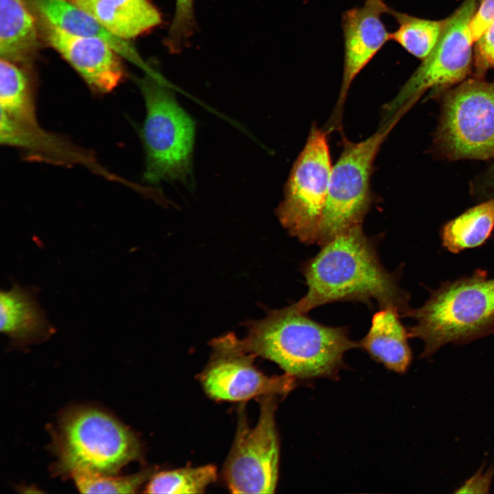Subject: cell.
Returning a JSON list of instances; mask_svg holds the SVG:
<instances>
[{
	"instance_id": "cell-1",
	"label": "cell",
	"mask_w": 494,
	"mask_h": 494,
	"mask_svg": "<svg viewBox=\"0 0 494 494\" xmlns=\"http://www.w3.org/2000/svg\"><path fill=\"white\" fill-rule=\"evenodd\" d=\"M379 237L356 226L321 245L301 272L307 287L294 304L303 312L336 302H361L379 308L394 307L402 317L410 310V296L399 285L400 270L388 271L378 253Z\"/></svg>"
},
{
	"instance_id": "cell-2",
	"label": "cell",
	"mask_w": 494,
	"mask_h": 494,
	"mask_svg": "<svg viewBox=\"0 0 494 494\" xmlns=\"http://www.w3.org/2000/svg\"><path fill=\"white\" fill-rule=\"evenodd\" d=\"M294 303L270 310L266 317L247 324V334L239 339L231 333L238 351L276 363L296 379L334 377L344 367V354L359 347L348 329L311 318Z\"/></svg>"
},
{
	"instance_id": "cell-3",
	"label": "cell",
	"mask_w": 494,
	"mask_h": 494,
	"mask_svg": "<svg viewBox=\"0 0 494 494\" xmlns=\"http://www.w3.org/2000/svg\"><path fill=\"white\" fill-rule=\"evenodd\" d=\"M405 317L414 321L409 337L423 342V358L449 343L463 344L494 334V278L478 269L444 282Z\"/></svg>"
},
{
	"instance_id": "cell-4",
	"label": "cell",
	"mask_w": 494,
	"mask_h": 494,
	"mask_svg": "<svg viewBox=\"0 0 494 494\" xmlns=\"http://www.w3.org/2000/svg\"><path fill=\"white\" fill-rule=\"evenodd\" d=\"M146 114L141 137L145 181H187L191 172L195 123L156 71L139 80Z\"/></svg>"
},
{
	"instance_id": "cell-5",
	"label": "cell",
	"mask_w": 494,
	"mask_h": 494,
	"mask_svg": "<svg viewBox=\"0 0 494 494\" xmlns=\"http://www.w3.org/2000/svg\"><path fill=\"white\" fill-rule=\"evenodd\" d=\"M56 468L60 473L86 470L115 475L141 456L130 430L100 410L77 407L60 418L55 434Z\"/></svg>"
},
{
	"instance_id": "cell-6",
	"label": "cell",
	"mask_w": 494,
	"mask_h": 494,
	"mask_svg": "<svg viewBox=\"0 0 494 494\" xmlns=\"http://www.w3.org/2000/svg\"><path fill=\"white\" fill-rule=\"evenodd\" d=\"M399 119L394 117L386 120L374 134L361 141L344 139L341 154L332 167L316 244L322 245L362 226L373 201L370 178L374 161Z\"/></svg>"
},
{
	"instance_id": "cell-7",
	"label": "cell",
	"mask_w": 494,
	"mask_h": 494,
	"mask_svg": "<svg viewBox=\"0 0 494 494\" xmlns=\"http://www.w3.org/2000/svg\"><path fill=\"white\" fill-rule=\"evenodd\" d=\"M434 148L449 160L494 158V81L469 79L445 94Z\"/></svg>"
},
{
	"instance_id": "cell-8",
	"label": "cell",
	"mask_w": 494,
	"mask_h": 494,
	"mask_svg": "<svg viewBox=\"0 0 494 494\" xmlns=\"http://www.w3.org/2000/svg\"><path fill=\"white\" fill-rule=\"evenodd\" d=\"M332 167L326 132L313 126L275 211L282 226L302 243L317 242Z\"/></svg>"
},
{
	"instance_id": "cell-9",
	"label": "cell",
	"mask_w": 494,
	"mask_h": 494,
	"mask_svg": "<svg viewBox=\"0 0 494 494\" xmlns=\"http://www.w3.org/2000/svg\"><path fill=\"white\" fill-rule=\"evenodd\" d=\"M479 0H464L446 19L442 34L430 54L385 106V120L404 114L428 90H440L464 81L473 60L469 23Z\"/></svg>"
},
{
	"instance_id": "cell-10",
	"label": "cell",
	"mask_w": 494,
	"mask_h": 494,
	"mask_svg": "<svg viewBox=\"0 0 494 494\" xmlns=\"http://www.w3.org/2000/svg\"><path fill=\"white\" fill-rule=\"evenodd\" d=\"M277 395L260 397V413L253 427L239 410L235 438L224 467L233 493H273L279 467V440L275 423Z\"/></svg>"
},
{
	"instance_id": "cell-11",
	"label": "cell",
	"mask_w": 494,
	"mask_h": 494,
	"mask_svg": "<svg viewBox=\"0 0 494 494\" xmlns=\"http://www.w3.org/2000/svg\"><path fill=\"white\" fill-rule=\"evenodd\" d=\"M211 360L200 381L206 393L220 401H244L268 395H286L296 384L287 373L268 376L254 365L255 356L241 352L231 343L229 333L211 342Z\"/></svg>"
},
{
	"instance_id": "cell-12",
	"label": "cell",
	"mask_w": 494,
	"mask_h": 494,
	"mask_svg": "<svg viewBox=\"0 0 494 494\" xmlns=\"http://www.w3.org/2000/svg\"><path fill=\"white\" fill-rule=\"evenodd\" d=\"M390 9L383 0H366L360 7L348 10L342 15L344 67L339 96L329 121V128L338 129L348 91L354 79L390 40L381 16Z\"/></svg>"
},
{
	"instance_id": "cell-13",
	"label": "cell",
	"mask_w": 494,
	"mask_h": 494,
	"mask_svg": "<svg viewBox=\"0 0 494 494\" xmlns=\"http://www.w3.org/2000/svg\"><path fill=\"white\" fill-rule=\"evenodd\" d=\"M45 41L99 93L112 91L124 76L121 56L102 40L69 33L40 19Z\"/></svg>"
},
{
	"instance_id": "cell-14",
	"label": "cell",
	"mask_w": 494,
	"mask_h": 494,
	"mask_svg": "<svg viewBox=\"0 0 494 494\" xmlns=\"http://www.w3.org/2000/svg\"><path fill=\"white\" fill-rule=\"evenodd\" d=\"M36 286L15 283L0 293V331L11 342L23 346L48 339L55 328L38 300Z\"/></svg>"
},
{
	"instance_id": "cell-15",
	"label": "cell",
	"mask_w": 494,
	"mask_h": 494,
	"mask_svg": "<svg viewBox=\"0 0 494 494\" xmlns=\"http://www.w3.org/2000/svg\"><path fill=\"white\" fill-rule=\"evenodd\" d=\"M27 3L32 5L40 19L69 33L102 40L121 58L145 73L154 71V69L144 61L128 40L113 35L71 0H27Z\"/></svg>"
},
{
	"instance_id": "cell-16",
	"label": "cell",
	"mask_w": 494,
	"mask_h": 494,
	"mask_svg": "<svg viewBox=\"0 0 494 494\" xmlns=\"http://www.w3.org/2000/svg\"><path fill=\"white\" fill-rule=\"evenodd\" d=\"M401 317L396 308H379L372 316L367 333L358 342L373 360L399 374L407 372L412 360L408 329Z\"/></svg>"
},
{
	"instance_id": "cell-17",
	"label": "cell",
	"mask_w": 494,
	"mask_h": 494,
	"mask_svg": "<svg viewBox=\"0 0 494 494\" xmlns=\"http://www.w3.org/2000/svg\"><path fill=\"white\" fill-rule=\"evenodd\" d=\"M113 35L128 40L159 26L162 15L150 0H71Z\"/></svg>"
},
{
	"instance_id": "cell-18",
	"label": "cell",
	"mask_w": 494,
	"mask_h": 494,
	"mask_svg": "<svg viewBox=\"0 0 494 494\" xmlns=\"http://www.w3.org/2000/svg\"><path fill=\"white\" fill-rule=\"evenodd\" d=\"M0 141L20 148L33 158L50 163L63 165L87 160L70 143L43 129L36 116L14 119L1 115Z\"/></svg>"
},
{
	"instance_id": "cell-19",
	"label": "cell",
	"mask_w": 494,
	"mask_h": 494,
	"mask_svg": "<svg viewBox=\"0 0 494 494\" xmlns=\"http://www.w3.org/2000/svg\"><path fill=\"white\" fill-rule=\"evenodd\" d=\"M38 23L24 0H0L1 58L30 63L38 49Z\"/></svg>"
},
{
	"instance_id": "cell-20",
	"label": "cell",
	"mask_w": 494,
	"mask_h": 494,
	"mask_svg": "<svg viewBox=\"0 0 494 494\" xmlns=\"http://www.w3.org/2000/svg\"><path fill=\"white\" fill-rule=\"evenodd\" d=\"M494 230V197L473 207L440 228L443 246L457 254L483 245Z\"/></svg>"
},
{
	"instance_id": "cell-21",
	"label": "cell",
	"mask_w": 494,
	"mask_h": 494,
	"mask_svg": "<svg viewBox=\"0 0 494 494\" xmlns=\"http://www.w3.org/2000/svg\"><path fill=\"white\" fill-rule=\"evenodd\" d=\"M398 27L390 33V40L400 45L410 54L425 59L436 45L446 19L433 21L421 19L390 10Z\"/></svg>"
},
{
	"instance_id": "cell-22",
	"label": "cell",
	"mask_w": 494,
	"mask_h": 494,
	"mask_svg": "<svg viewBox=\"0 0 494 494\" xmlns=\"http://www.w3.org/2000/svg\"><path fill=\"white\" fill-rule=\"evenodd\" d=\"M0 60L1 113L16 117L36 112L33 89L26 72L19 64Z\"/></svg>"
},
{
	"instance_id": "cell-23",
	"label": "cell",
	"mask_w": 494,
	"mask_h": 494,
	"mask_svg": "<svg viewBox=\"0 0 494 494\" xmlns=\"http://www.w3.org/2000/svg\"><path fill=\"white\" fill-rule=\"evenodd\" d=\"M217 470L208 464L187 467L155 473L145 487L148 493H202L215 481Z\"/></svg>"
},
{
	"instance_id": "cell-24",
	"label": "cell",
	"mask_w": 494,
	"mask_h": 494,
	"mask_svg": "<svg viewBox=\"0 0 494 494\" xmlns=\"http://www.w3.org/2000/svg\"><path fill=\"white\" fill-rule=\"evenodd\" d=\"M150 469L124 476L104 474L86 470L71 473L78 490L83 493H133L153 475Z\"/></svg>"
},
{
	"instance_id": "cell-25",
	"label": "cell",
	"mask_w": 494,
	"mask_h": 494,
	"mask_svg": "<svg viewBox=\"0 0 494 494\" xmlns=\"http://www.w3.org/2000/svg\"><path fill=\"white\" fill-rule=\"evenodd\" d=\"M194 0H175L174 14L164 40L172 54H180L188 47L196 30L193 10Z\"/></svg>"
},
{
	"instance_id": "cell-26",
	"label": "cell",
	"mask_w": 494,
	"mask_h": 494,
	"mask_svg": "<svg viewBox=\"0 0 494 494\" xmlns=\"http://www.w3.org/2000/svg\"><path fill=\"white\" fill-rule=\"evenodd\" d=\"M475 42L474 64L481 78L487 70L494 69V22Z\"/></svg>"
},
{
	"instance_id": "cell-27",
	"label": "cell",
	"mask_w": 494,
	"mask_h": 494,
	"mask_svg": "<svg viewBox=\"0 0 494 494\" xmlns=\"http://www.w3.org/2000/svg\"><path fill=\"white\" fill-rule=\"evenodd\" d=\"M494 22V0H482L469 23V30L475 42Z\"/></svg>"
},
{
	"instance_id": "cell-28",
	"label": "cell",
	"mask_w": 494,
	"mask_h": 494,
	"mask_svg": "<svg viewBox=\"0 0 494 494\" xmlns=\"http://www.w3.org/2000/svg\"><path fill=\"white\" fill-rule=\"evenodd\" d=\"M484 464L470 478L466 480L456 491V493H488L494 475V464L484 471Z\"/></svg>"
},
{
	"instance_id": "cell-29",
	"label": "cell",
	"mask_w": 494,
	"mask_h": 494,
	"mask_svg": "<svg viewBox=\"0 0 494 494\" xmlns=\"http://www.w3.org/2000/svg\"><path fill=\"white\" fill-rule=\"evenodd\" d=\"M473 191L484 197H494V163L473 183Z\"/></svg>"
}]
</instances>
